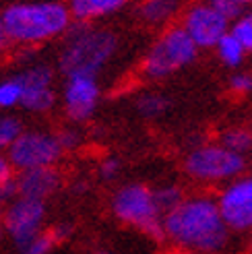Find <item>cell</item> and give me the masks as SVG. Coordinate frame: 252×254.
Masks as SVG:
<instances>
[{
	"label": "cell",
	"instance_id": "cell-28",
	"mask_svg": "<svg viewBox=\"0 0 252 254\" xmlns=\"http://www.w3.org/2000/svg\"><path fill=\"white\" fill-rule=\"evenodd\" d=\"M15 180V168L10 166L6 153H0V186Z\"/></svg>",
	"mask_w": 252,
	"mask_h": 254
},
{
	"label": "cell",
	"instance_id": "cell-16",
	"mask_svg": "<svg viewBox=\"0 0 252 254\" xmlns=\"http://www.w3.org/2000/svg\"><path fill=\"white\" fill-rule=\"evenodd\" d=\"M219 145L236 155L246 157L252 151V128H246V126H232V128L221 132Z\"/></svg>",
	"mask_w": 252,
	"mask_h": 254
},
{
	"label": "cell",
	"instance_id": "cell-13",
	"mask_svg": "<svg viewBox=\"0 0 252 254\" xmlns=\"http://www.w3.org/2000/svg\"><path fill=\"white\" fill-rule=\"evenodd\" d=\"M126 6L124 0H72L68 4L70 17L77 23H91L95 19L110 17Z\"/></svg>",
	"mask_w": 252,
	"mask_h": 254
},
{
	"label": "cell",
	"instance_id": "cell-29",
	"mask_svg": "<svg viewBox=\"0 0 252 254\" xmlns=\"http://www.w3.org/2000/svg\"><path fill=\"white\" fill-rule=\"evenodd\" d=\"M50 234H52V238H54V242L58 244V242H64V240L72 234V227L68 225V223H58V225H54L52 230H48Z\"/></svg>",
	"mask_w": 252,
	"mask_h": 254
},
{
	"label": "cell",
	"instance_id": "cell-11",
	"mask_svg": "<svg viewBox=\"0 0 252 254\" xmlns=\"http://www.w3.org/2000/svg\"><path fill=\"white\" fill-rule=\"evenodd\" d=\"M99 101V83L95 77H83L74 74L66 77L62 87V104L68 120L72 122H87L97 108Z\"/></svg>",
	"mask_w": 252,
	"mask_h": 254
},
{
	"label": "cell",
	"instance_id": "cell-26",
	"mask_svg": "<svg viewBox=\"0 0 252 254\" xmlns=\"http://www.w3.org/2000/svg\"><path fill=\"white\" fill-rule=\"evenodd\" d=\"M230 89L238 95L252 93V74L248 72H236L230 79Z\"/></svg>",
	"mask_w": 252,
	"mask_h": 254
},
{
	"label": "cell",
	"instance_id": "cell-9",
	"mask_svg": "<svg viewBox=\"0 0 252 254\" xmlns=\"http://www.w3.org/2000/svg\"><path fill=\"white\" fill-rule=\"evenodd\" d=\"M215 200L223 223L234 236L252 234V176H240L228 182Z\"/></svg>",
	"mask_w": 252,
	"mask_h": 254
},
{
	"label": "cell",
	"instance_id": "cell-20",
	"mask_svg": "<svg viewBox=\"0 0 252 254\" xmlns=\"http://www.w3.org/2000/svg\"><path fill=\"white\" fill-rule=\"evenodd\" d=\"M153 196H155L157 209L161 211V215H168L172 209L180 205L186 194L180 186H161V188L153 190Z\"/></svg>",
	"mask_w": 252,
	"mask_h": 254
},
{
	"label": "cell",
	"instance_id": "cell-24",
	"mask_svg": "<svg viewBox=\"0 0 252 254\" xmlns=\"http://www.w3.org/2000/svg\"><path fill=\"white\" fill-rule=\"evenodd\" d=\"M56 138L62 147V151H72L81 145V132L74 128V126H64L56 132Z\"/></svg>",
	"mask_w": 252,
	"mask_h": 254
},
{
	"label": "cell",
	"instance_id": "cell-15",
	"mask_svg": "<svg viewBox=\"0 0 252 254\" xmlns=\"http://www.w3.org/2000/svg\"><path fill=\"white\" fill-rule=\"evenodd\" d=\"M21 108L27 112H35V114H44L50 112L56 104V93L52 87H29L23 89L21 87Z\"/></svg>",
	"mask_w": 252,
	"mask_h": 254
},
{
	"label": "cell",
	"instance_id": "cell-2",
	"mask_svg": "<svg viewBox=\"0 0 252 254\" xmlns=\"http://www.w3.org/2000/svg\"><path fill=\"white\" fill-rule=\"evenodd\" d=\"M8 46L35 48L66 35L72 25L68 4L62 2H12L0 10Z\"/></svg>",
	"mask_w": 252,
	"mask_h": 254
},
{
	"label": "cell",
	"instance_id": "cell-22",
	"mask_svg": "<svg viewBox=\"0 0 252 254\" xmlns=\"http://www.w3.org/2000/svg\"><path fill=\"white\" fill-rule=\"evenodd\" d=\"M21 85L15 77L0 81V110H12L21 106Z\"/></svg>",
	"mask_w": 252,
	"mask_h": 254
},
{
	"label": "cell",
	"instance_id": "cell-12",
	"mask_svg": "<svg viewBox=\"0 0 252 254\" xmlns=\"http://www.w3.org/2000/svg\"><path fill=\"white\" fill-rule=\"evenodd\" d=\"M15 184L19 198L46 202V198L58 192L62 184V176L56 168H40V170L19 172V176H15Z\"/></svg>",
	"mask_w": 252,
	"mask_h": 254
},
{
	"label": "cell",
	"instance_id": "cell-1",
	"mask_svg": "<svg viewBox=\"0 0 252 254\" xmlns=\"http://www.w3.org/2000/svg\"><path fill=\"white\" fill-rule=\"evenodd\" d=\"M163 236L184 252L221 254L230 248L234 234L221 219L215 196L190 194L163 215Z\"/></svg>",
	"mask_w": 252,
	"mask_h": 254
},
{
	"label": "cell",
	"instance_id": "cell-17",
	"mask_svg": "<svg viewBox=\"0 0 252 254\" xmlns=\"http://www.w3.org/2000/svg\"><path fill=\"white\" fill-rule=\"evenodd\" d=\"M215 50H217V56H219V60L223 62L225 66H230V68L240 66V64H242V60H244V56H246L244 48L240 46V42H238V40H236V37H234L230 31L225 33V35L221 37V40L217 42Z\"/></svg>",
	"mask_w": 252,
	"mask_h": 254
},
{
	"label": "cell",
	"instance_id": "cell-7",
	"mask_svg": "<svg viewBox=\"0 0 252 254\" xmlns=\"http://www.w3.org/2000/svg\"><path fill=\"white\" fill-rule=\"evenodd\" d=\"M62 147L54 132L48 130H23L19 138L6 151L10 166L19 172L56 168L62 157Z\"/></svg>",
	"mask_w": 252,
	"mask_h": 254
},
{
	"label": "cell",
	"instance_id": "cell-21",
	"mask_svg": "<svg viewBox=\"0 0 252 254\" xmlns=\"http://www.w3.org/2000/svg\"><path fill=\"white\" fill-rule=\"evenodd\" d=\"M230 33L240 42L244 52L252 54V10H246L240 19H236L230 25Z\"/></svg>",
	"mask_w": 252,
	"mask_h": 254
},
{
	"label": "cell",
	"instance_id": "cell-23",
	"mask_svg": "<svg viewBox=\"0 0 252 254\" xmlns=\"http://www.w3.org/2000/svg\"><path fill=\"white\" fill-rule=\"evenodd\" d=\"M211 4L215 6L221 12V15L230 21V25L236 19H240L244 12L248 10V2H244V0H213Z\"/></svg>",
	"mask_w": 252,
	"mask_h": 254
},
{
	"label": "cell",
	"instance_id": "cell-5",
	"mask_svg": "<svg viewBox=\"0 0 252 254\" xmlns=\"http://www.w3.org/2000/svg\"><path fill=\"white\" fill-rule=\"evenodd\" d=\"M112 213L126 223L136 227L151 240H166L163 236V215L157 209L153 188L145 184H124L118 188L110 200Z\"/></svg>",
	"mask_w": 252,
	"mask_h": 254
},
{
	"label": "cell",
	"instance_id": "cell-19",
	"mask_svg": "<svg viewBox=\"0 0 252 254\" xmlns=\"http://www.w3.org/2000/svg\"><path fill=\"white\" fill-rule=\"evenodd\" d=\"M21 132H23V122L17 116L2 114V116H0V153L8 151Z\"/></svg>",
	"mask_w": 252,
	"mask_h": 254
},
{
	"label": "cell",
	"instance_id": "cell-34",
	"mask_svg": "<svg viewBox=\"0 0 252 254\" xmlns=\"http://www.w3.org/2000/svg\"><path fill=\"white\" fill-rule=\"evenodd\" d=\"M97 254H110V252H97Z\"/></svg>",
	"mask_w": 252,
	"mask_h": 254
},
{
	"label": "cell",
	"instance_id": "cell-27",
	"mask_svg": "<svg viewBox=\"0 0 252 254\" xmlns=\"http://www.w3.org/2000/svg\"><path fill=\"white\" fill-rule=\"evenodd\" d=\"M120 168H122V163L118 157H106L102 159V163H99V178L102 180H114V178L120 174Z\"/></svg>",
	"mask_w": 252,
	"mask_h": 254
},
{
	"label": "cell",
	"instance_id": "cell-10",
	"mask_svg": "<svg viewBox=\"0 0 252 254\" xmlns=\"http://www.w3.org/2000/svg\"><path fill=\"white\" fill-rule=\"evenodd\" d=\"M180 27L200 48H215L217 42L230 31V21L213 6L211 2H196L182 10Z\"/></svg>",
	"mask_w": 252,
	"mask_h": 254
},
{
	"label": "cell",
	"instance_id": "cell-8",
	"mask_svg": "<svg viewBox=\"0 0 252 254\" xmlns=\"http://www.w3.org/2000/svg\"><path fill=\"white\" fill-rule=\"evenodd\" d=\"M44 219H46V202L29 200V198H15L8 202L4 213L0 215L4 234L12 240L17 248H27L33 244L44 232Z\"/></svg>",
	"mask_w": 252,
	"mask_h": 254
},
{
	"label": "cell",
	"instance_id": "cell-32",
	"mask_svg": "<svg viewBox=\"0 0 252 254\" xmlns=\"http://www.w3.org/2000/svg\"><path fill=\"white\" fill-rule=\"evenodd\" d=\"M172 254H190V252H184V250H176V252H172Z\"/></svg>",
	"mask_w": 252,
	"mask_h": 254
},
{
	"label": "cell",
	"instance_id": "cell-31",
	"mask_svg": "<svg viewBox=\"0 0 252 254\" xmlns=\"http://www.w3.org/2000/svg\"><path fill=\"white\" fill-rule=\"evenodd\" d=\"M2 236H4V227H2V221H0V240H2Z\"/></svg>",
	"mask_w": 252,
	"mask_h": 254
},
{
	"label": "cell",
	"instance_id": "cell-6",
	"mask_svg": "<svg viewBox=\"0 0 252 254\" xmlns=\"http://www.w3.org/2000/svg\"><path fill=\"white\" fill-rule=\"evenodd\" d=\"M246 170V157L236 155L219 143H205L194 147L184 159V172L196 182L219 184L240 178Z\"/></svg>",
	"mask_w": 252,
	"mask_h": 254
},
{
	"label": "cell",
	"instance_id": "cell-33",
	"mask_svg": "<svg viewBox=\"0 0 252 254\" xmlns=\"http://www.w3.org/2000/svg\"><path fill=\"white\" fill-rule=\"evenodd\" d=\"M248 254H252V240H250V244H248Z\"/></svg>",
	"mask_w": 252,
	"mask_h": 254
},
{
	"label": "cell",
	"instance_id": "cell-18",
	"mask_svg": "<svg viewBox=\"0 0 252 254\" xmlns=\"http://www.w3.org/2000/svg\"><path fill=\"white\" fill-rule=\"evenodd\" d=\"M170 108V99L157 91H147L138 95L136 99V110L143 114L145 118H157Z\"/></svg>",
	"mask_w": 252,
	"mask_h": 254
},
{
	"label": "cell",
	"instance_id": "cell-25",
	"mask_svg": "<svg viewBox=\"0 0 252 254\" xmlns=\"http://www.w3.org/2000/svg\"><path fill=\"white\" fill-rule=\"evenodd\" d=\"M54 246H56V242H54L52 234H50V232H44L40 238L35 240L33 244H29L27 248H23L21 254H50V250H52Z\"/></svg>",
	"mask_w": 252,
	"mask_h": 254
},
{
	"label": "cell",
	"instance_id": "cell-14",
	"mask_svg": "<svg viewBox=\"0 0 252 254\" xmlns=\"http://www.w3.org/2000/svg\"><path fill=\"white\" fill-rule=\"evenodd\" d=\"M138 19L147 25H163V29L172 25L174 17L180 12V2H174V0H147L141 2L136 8Z\"/></svg>",
	"mask_w": 252,
	"mask_h": 254
},
{
	"label": "cell",
	"instance_id": "cell-30",
	"mask_svg": "<svg viewBox=\"0 0 252 254\" xmlns=\"http://www.w3.org/2000/svg\"><path fill=\"white\" fill-rule=\"evenodd\" d=\"M8 50V40H6V33H4V27H2V17H0V56Z\"/></svg>",
	"mask_w": 252,
	"mask_h": 254
},
{
	"label": "cell",
	"instance_id": "cell-3",
	"mask_svg": "<svg viewBox=\"0 0 252 254\" xmlns=\"http://www.w3.org/2000/svg\"><path fill=\"white\" fill-rule=\"evenodd\" d=\"M118 50V35L112 29L93 27L91 23H77L66 31V42L58 54V68L64 77H95Z\"/></svg>",
	"mask_w": 252,
	"mask_h": 254
},
{
	"label": "cell",
	"instance_id": "cell-4",
	"mask_svg": "<svg viewBox=\"0 0 252 254\" xmlns=\"http://www.w3.org/2000/svg\"><path fill=\"white\" fill-rule=\"evenodd\" d=\"M196 54L198 48L186 35V31L178 23H172L157 35L153 46L147 50L141 62V72L149 81L166 79L194 62Z\"/></svg>",
	"mask_w": 252,
	"mask_h": 254
}]
</instances>
